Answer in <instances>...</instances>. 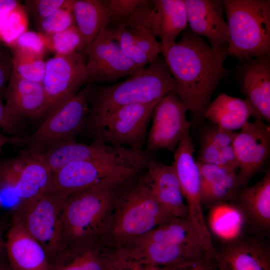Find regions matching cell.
Returning <instances> with one entry per match:
<instances>
[{"mask_svg":"<svg viewBox=\"0 0 270 270\" xmlns=\"http://www.w3.org/2000/svg\"><path fill=\"white\" fill-rule=\"evenodd\" d=\"M160 54L177 84L179 100L196 120L202 118L214 92L226 74V46L214 50L202 37L186 28L180 40Z\"/></svg>","mask_w":270,"mask_h":270,"instance_id":"cell-1","label":"cell"},{"mask_svg":"<svg viewBox=\"0 0 270 270\" xmlns=\"http://www.w3.org/2000/svg\"><path fill=\"white\" fill-rule=\"evenodd\" d=\"M178 86L162 54L128 79L108 86L90 84L85 127L119 108L134 104H158Z\"/></svg>","mask_w":270,"mask_h":270,"instance_id":"cell-2","label":"cell"},{"mask_svg":"<svg viewBox=\"0 0 270 270\" xmlns=\"http://www.w3.org/2000/svg\"><path fill=\"white\" fill-rule=\"evenodd\" d=\"M128 183H100L66 196L63 206L64 248L101 242L118 196Z\"/></svg>","mask_w":270,"mask_h":270,"instance_id":"cell-3","label":"cell"},{"mask_svg":"<svg viewBox=\"0 0 270 270\" xmlns=\"http://www.w3.org/2000/svg\"><path fill=\"white\" fill-rule=\"evenodd\" d=\"M172 218L154 198L142 174L122 190L101 242L116 249Z\"/></svg>","mask_w":270,"mask_h":270,"instance_id":"cell-4","label":"cell"},{"mask_svg":"<svg viewBox=\"0 0 270 270\" xmlns=\"http://www.w3.org/2000/svg\"><path fill=\"white\" fill-rule=\"evenodd\" d=\"M227 56L238 61L270 54V0H223Z\"/></svg>","mask_w":270,"mask_h":270,"instance_id":"cell-5","label":"cell"},{"mask_svg":"<svg viewBox=\"0 0 270 270\" xmlns=\"http://www.w3.org/2000/svg\"><path fill=\"white\" fill-rule=\"evenodd\" d=\"M66 195L46 192L22 200L12 222L20 226L43 247L48 262L64 248L63 206Z\"/></svg>","mask_w":270,"mask_h":270,"instance_id":"cell-6","label":"cell"},{"mask_svg":"<svg viewBox=\"0 0 270 270\" xmlns=\"http://www.w3.org/2000/svg\"><path fill=\"white\" fill-rule=\"evenodd\" d=\"M90 85L86 84L75 96L45 116L26 140L30 152L42 155L61 144L76 142V136L85 128L89 112Z\"/></svg>","mask_w":270,"mask_h":270,"instance_id":"cell-7","label":"cell"},{"mask_svg":"<svg viewBox=\"0 0 270 270\" xmlns=\"http://www.w3.org/2000/svg\"><path fill=\"white\" fill-rule=\"evenodd\" d=\"M158 104H134L121 107L85 127L95 141L114 146L144 150L148 128Z\"/></svg>","mask_w":270,"mask_h":270,"instance_id":"cell-8","label":"cell"},{"mask_svg":"<svg viewBox=\"0 0 270 270\" xmlns=\"http://www.w3.org/2000/svg\"><path fill=\"white\" fill-rule=\"evenodd\" d=\"M39 156L52 172L76 161H96L144 170L154 159L145 149L114 146L95 140L90 144L76 142L66 143Z\"/></svg>","mask_w":270,"mask_h":270,"instance_id":"cell-9","label":"cell"},{"mask_svg":"<svg viewBox=\"0 0 270 270\" xmlns=\"http://www.w3.org/2000/svg\"><path fill=\"white\" fill-rule=\"evenodd\" d=\"M144 171L96 161L71 162L52 172L47 192L68 196L100 183H128Z\"/></svg>","mask_w":270,"mask_h":270,"instance_id":"cell-10","label":"cell"},{"mask_svg":"<svg viewBox=\"0 0 270 270\" xmlns=\"http://www.w3.org/2000/svg\"><path fill=\"white\" fill-rule=\"evenodd\" d=\"M84 52L88 58L86 68L90 84H114L144 68L124 54L108 27L101 30Z\"/></svg>","mask_w":270,"mask_h":270,"instance_id":"cell-11","label":"cell"},{"mask_svg":"<svg viewBox=\"0 0 270 270\" xmlns=\"http://www.w3.org/2000/svg\"><path fill=\"white\" fill-rule=\"evenodd\" d=\"M86 64L82 52L55 54L46 62L42 84L48 104L46 115L75 96L88 84Z\"/></svg>","mask_w":270,"mask_h":270,"instance_id":"cell-12","label":"cell"},{"mask_svg":"<svg viewBox=\"0 0 270 270\" xmlns=\"http://www.w3.org/2000/svg\"><path fill=\"white\" fill-rule=\"evenodd\" d=\"M153 0L114 26L108 27L124 54L142 67L160 54V44L153 34L150 16Z\"/></svg>","mask_w":270,"mask_h":270,"instance_id":"cell-13","label":"cell"},{"mask_svg":"<svg viewBox=\"0 0 270 270\" xmlns=\"http://www.w3.org/2000/svg\"><path fill=\"white\" fill-rule=\"evenodd\" d=\"M188 111L176 93L164 96L154 110L145 150L151 154L160 150L174 152L184 136L190 132Z\"/></svg>","mask_w":270,"mask_h":270,"instance_id":"cell-14","label":"cell"},{"mask_svg":"<svg viewBox=\"0 0 270 270\" xmlns=\"http://www.w3.org/2000/svg\"><path fill=\"white\" fill-rule=\"evenodd\" d=\"M194 144L186 134L174 152L172 164L178 179L188 210V216L206 242L213 246L211 234L204 218L200 196V176L194 158Z\"/></svg>","mask_w":270,"mask_h":270,"instance_id":"cell-15","label":"cell"},{"mask_svg":"<svg viewBox=\"0 0 270 270\" xmlns=\"http://www.w3.org/2000/svg\"><path fill=\"white\" fill-rule=\"evenodd\" d=\"M232 146L238 164L241 188L248 186L267 162L270 152V128L260 117L248 122L238 132Z\"/></svg>","mask_w":270,"mask_h":270,"instance_id":"cell-16","label":"cell"},{"mask_svg":"<svg viewBox=\"0 0 270 270\" xmlns=\"http://www.w3.org/2000/svg\"><path fill=\"white\" fill-rule=\"evenodd\" d=\"M240 92L264 122H270V54L238 61Z\"/></svg>","mask_w":270,"mask_h":270,"instance_id":"cell-17","label":"cell"},{"mask_svg":"<svg viewBox=\"0 0 270 270\" xmlns=\"http://www.w3.org/2000/svg\"><path fill=\"white\" fill-rule=\"evenodd\" d=\"M184 1L190 30L197 36L206 38L214 50L226 47L229 30L224 18L222 0Z\"/></svg>","mask_w":270,"mask_h":270,"instance_id":"cell-18","label":"cell"},{"mask_svg":"<svg viewBox=\"0 0 270 270\" xmlns=\"http://www.w3.org/2000/svg\"><path fill=\"white\" fill-rule=\"evenodd\" d=\"M125 256L141 263L165 266L178 264L211 255L204 248L156 242H130L118 248Z\"/></svg>","mask_w":270,"mask_h":270,"instance_id":"cell-19","label":"cell"},{"mask_svg":"<svg viewBox=\"0 0 270 270\" xmlns=\"http://www.w3.org/2000/svg\"><path fill=\"white\" fill-rule=\"evenodd\" d=\"M144 176L154 198L172 218L188 217L181 186L172 164L154 159Z\"/></svg>","mask_w":270,"mask_h":270,"instance_id":"cell-20","label":"cell"},{"mask_svg":"<svg viewBox=\"0 0 270 270\" xmlns=\"http://www.w3.org/2000/svg\"><path fill=\"white\" fill-rule=\"evenodd\" d=\"M5 96L6 105L14 116L38 119L48 112V101L42 83L24 79L12 70Z\"/></svg>","mask_w":270,"mask_h":270,"instance_id":"cell-21","label":"cell"},{"mask_svg":"<svg viewBox=\"0 0 270 270\" xmlns=\"http://www.w3.org/2000/svg\"><path fill=\"white\" fill-rule=\"evenodd\" d=\"M48 264L49 270H114V249L101 242L66 246Z\"/></svg>","mask_w":270,"mask_h":270,"instance_id":"cell-22","label":"cell"},{"mask_svg":"<svg viewBox=\"0 0 270 270\" xmlns=\"http://www.w3.org/2000/svg\"><path fill=\"white\" fill-rule=\"evenodd\" d=\"M8 261L14 270H49L42 245L20 226L12 222L5 240Z\"/></svg>","mask_w":270,"mask_h":270,"instance_id":"cell-23","label":"cell"},{"mask_svg":"<svg viewBox=\"0 0 270 270\" xmlns=\"http://www.w3.org/2000/svg\"><path fill=\"white\" fill-rule=\"evenodd\" d=\"M150 24L154 36L160 40V52L170 48L188 27L184 0H153Z\"/></svg>","mask_w":270,"mask_h":270,"instance_id":"cell-24","label":"cell"},{"mask_svg":"<svg viewBox=\"0 0 270 270\" xmlns=\"http://www.w3.org/2000/svg\"><path fill=\"white\" fill-rule=\"evenodd\" d=\"M218 270H270V254L264 244L237 240L214 254Z\"/></svg>","mask_w":270,"mask_h":270,"instance_id":"cell-25","label":"cell"},{"mask_svg":"<svg viewBox=\"0 0 270 270\" xmlns=\"http://www.w3.org/2000/svg\"><path fill=\"white\" fill-rule=\"evenodd\" d=\"M200 176L202 204L210 205L228 202L235 198L240 186L236 172L218 166L196 162Z\"/></svg>","mask_w":270,"mask_h":270,"instance_id":"cell-26","label":"cell"},{"mask_svg":"<svg viewBox=\"0 0 270 270\" xmlns=\"http://www.w3.org/2000/svg\"><path fill=\"white\" fill-rule=\"evenodd\" d=\"M251 116L260 117L246 99L220 94L206 108L202 118L219 128L236 132L248 122Z\"/></svg>","mask_w":270,"mask_h":270,"instance_id":"cell-27","label":"cell"},{"mask_svg":"<svg viewBox=\"0 0 270 270\" xmlns=\"http://www.w3.org/2000/svg\"><path fill=\"white\" fill-rule=\"evenodd\" d=\"M131 241L194 246L204 248L212 255L214 254V248L208 245L188 217L172 218Z\"/></svg>","mask_w":270,"mask_h":270,"instance_id":"cell-28","label":"cell"},{"mask_svg":"<svg viewBox=\"0 0 270 270\" xmlns=\"http://www.w3.org/2000/svg\"><path fill=\"white\" fill-rule=\"evenodd\" d=\"M238 132L228 131L215 126L202 134L196 162L218 166L237 172L238 164L232 146Z\"/></svg>","mask_w":270,"mask_h":270,"instance_id":"cell-29","label":"cell"},{"mask_svg":"<svg viewBox=\"0 0 270 270\" xmlns=\"http://www.w3.org/2000/svg\"><path fill=\"white\" fill-rule=\"evenodd\" d=\"M246 218L264 228L270 226V172L250 186L242 188L235 198Z\"/></svg>","mask_w":270,"mask_h":270,"instance_id":"cell-30","label":"cell"},{"mask_svg":"<svg viewBox=\"0 0 270 270\" xmlns=\"http://www.w3.org/2000/svg\"><path fill=\"white\" fill-rule=\"evenodd\" d=\"M72 9L74 24L82 36L86 50L101 30L109 24L104 0H72Z\"/></svg>","mask_w":270,"mask_h":270,"instance_id":"cell-31","label":"cell"},{"mask_svg":"<svg viewBox=\"0 0 270 270\" xmlns=\"http://www.w3.org/2000/svg\"><path fill=\"white\" fill-rule=\"evenodd\" d=\"M208 217V228L220 239L230 242L238 240L246 216L238 205L229 202L212 206Z\"/></svg>","mask_w":270,"mask_h":270,"instance_id":"cell-32","label":"cell"},{"mask_svg":"<svg viewBox=\"0 0 270 270\" xmlns=\"http://www.w3.org/2000/svg\"><path fill=\"white\" fill-rule=\"evenodd\" d=\"M30 156L14 189V193L24 200L47 192L52 172L38 155Z\"/></svg>","mask_w":270,"mask_h":270,"instance_id":"cell-33","label":"cell"},{"mask_svg":"<svg viewBox=\"0 0 270 270\" xmlns=\"http://www.w3.org/2000/svg\"><path fill=\"white\" fill-rule=\"evenodd\" d=\"M14 48L12 70L24 79L42 83L46 70L43 56L22 48Z\"/></svg>","mask_w":270,"mask_h":270,"instance_id":"cell-34","label":"cell"},{"mask_svg":"<svg viewBox=\"0 0 270 270\" xmlns=\"http://www.w3.org/2000/svg\"><path fill=\"white\" fill-rule=\"evenodd\" d=\"M28 26L26 10L20 4L9 14L0 16V40L14 47L19 36L28 30Z\"/></svg>","mask_w":270,"mask_h":270,"instance_id":"cell-35","label":"cell"},{"mask_svg":"<svg viewBox=\"0 0 270 270\" xmlns=\"http://www.w3.org/2000/svg\"><path fill=\"white\" fill-rule=\"evenodd\" d=\"M46 36L47 49L55 54L66 55L84 52L82 36L75 24L64 32Z\"/></svg>","mask_w":270,"mask_h":270,"instance_id":"cell-36","label":"cell"},{"mask_svg":"<svg viewBox=\"0 0 270 270\" xmlns=\"http://www.w3.org/2000/svg\"><path fill=\"white\" fill-rule=\"evenodd\" d=\"M72 1L68 0L64 6L38 22L42 33L52 35L64 32L75 24L72 9Z\"/></svg>","mask_w":270,"mask_h":270,"instance_id":"cell-37","label":"cell"},{"mask_svg":"<svg viewBox=\"0 0 270 270\" xmlns=\"http://www.w3.org/2000/svg\"><path fill=\"white\" fill-rule=\"evenodd\" d=\"M30 156L27 150L0 166V189L4 193L12 192Z\"/></svg>","mask_w":270,"mask_h":270,"instance_id":"cell-38","label":"cell"},{"mask_svg":"<svg viewBox=\"0 0 270 270\" xmlns=\"http://www.w3.org/2000/svg\"><path fill=\"white\" fill-rule=\"evenodd\" d=\"M150 1L146 0H104L110 17V23L108 26L110 24L112 26H114L128 17L138 8L149 4Z\"/></svg>","mask_w":270,"mask_h":270,"instance_id":"cell-39","label":"cell"},{"mask_svg":"<svg viewBox=\"0 0 270 270\" xmlns=\"http://www.w3.org/2000/svg\"><path fill=\"white\" fill-rule=\"evenodd\" d=\"M13 48L28 50L43 56L48 50L46 36L41 32L27 30L19 36Z\"/></svg>","mask_w":270,"mask_h":270,"instance_id":"cell-40","label":"cell"},{"mask_svg":"<svg viewBox=\"0 0 270 270\" xmlns=\"http://www.w3.org/2000/svg\"><path fill=\"white\" fill-rule=\"evenodd\" d=\"M68 0H30L25 1V6L38 22L48 16L64 6Z\"/></svg>","mask_w":270,"mask_h":270,"instance_id":"cell-41","label":"cell"},{"mask_svg":"<svg viewBox=\"0 0 270 270\" xmlns=\"http://www.w3.org/2000/svg\"><path fill=\"white\" fill-rule=\"evenodd\" d=\"M182 264L165 266H150L125 256L118 249L115 252L114 270H178Z\"/></svg>","mask_w":270,"mask_h":270,"instance_id":"cell-42","label":"cell"},{"mask_svg":"<svg viewBox=\"0 0 270 270\" xmlns=\"http://www.w3.org/2000/svg\"><path fill=\"white\" fill-rule=\"evenodd\" d=\"M22 118L12 114L0 100V128L12 136L22 138Z\"/></svg>","mask_w":270,"mask_h":270,"instance_id":"cell-43","label":"cell"},{"mask_svg":"<svg viewBox=\"0 0 270 270\" xmlns=\"http://www.w3.org/2000/svg\"><path fill=\"white\" fill-rule=\"evenodd\" d=\"M178 270H218L212 256H206L184 262Z\"/></svg>","mask_w":270,"mask_h":270,"instance_id":"cell-44","label":"cell"},{"mask_svg":"<svg viewBox=\"0 0 270 270\" xmlns=\"http://www.w3.org/2000/svg\"><path fill=\"white\" fill-rule=\"evenodd\" d=\"M20 4L15 0H0V16L9 14Z\"/></svg>","mask_w":270,"mask_h":270,"instance_id":"cell-45","label":"cell"},{"mask_svg":"<svg viewBox=\"0 0 270 270\" xmlns=\"http://www.w3.org/2000/svg\"><path fill=\"white\" fill-rule=\"evenodd\" d=\"M26 142V140L23 138L7 136L0 133V152L2 148L8 144H19Z\"/></svg>","mask_w":270,"mask_h":270,"instance_id":"cell-46","label":"cell"},{"mask_svg":"<svg viewBox=\"0 0 270 270\" xmlns=\"http://www.w3.org/2000/svg\"><path fill=\"white\" fill-rule=\"evenodd\" d=\"M7 66L0 59V93L4 90L6 83L9 76L10 70H8Z\"/></svg>","mask_w":270,"mask_h":270,"instance_id":"cell-47","label":"cell"},{"mask_svg":"<svg viewBox=\"0 0 270 270\" xmlns=\"http://www.w3.org/2000/svg\"><path fill=\"white\" fill-rule=\"evenodd\" d=\"M0 270H14L8 261L6 252L0 256Z\"/></svg>","mask_w":270,"mask_h":270,"instance_id":"cell-48","label":"cell"},{"mask_svg":"<svg viewBox=\"0 0 270 270\" xmlns=\"http://www.w3.org/2000/svg\"><path fill=\"white\" fill-rule=\"evenodd\" d=\"M4 226L0 223V256L6 253L5 240L4 239Z\"/></svg>","mask_w":270,"mask_h":270,"instance_id":"cell-49","label":"cell"},{"mask_svg":"<svg viewBox=\"0 0 270 270\" xmlns=\"http://www.w3.org/2000/svg\"><path fill=\"white\" fill-rule=\"evenodd\" d=\"M2 203V201L1 197H0V207L1 206Z\"/></svg>","mask_w":270,"mask_h":270,"instance_id":"cell-50","label":"cell"}]
</instances>
